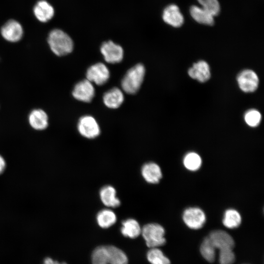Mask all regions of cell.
Returning <instances> with one entry per match:
<instances>
[{
	"label": "cell",
	"instance_id": "obj_16",
	"mask_svg": "<svg viewBox=\"0 0 264 264\" xmlns=\"http://www.w3.org/2000/svg\"><path fill=\"white\" fill-rule=\"evenodd\" d=\"M188 73L192 78L202 83L208 80L211 75L209 66L204 61L194 63L188 69Z\"/></svg>",
	"mask_w": 264,
	"mask_h": 264
},
{
	"label": "cell",
	"instance_id": "obj_23",
	"mask_svg": "<svg viewBox=\"0 0 264 264\" xmlns=\"http://www.w3.org/2000/svg\"><path fill=\"white\" fill-rule=\"evenodd\" d=\"M242 218L240 213L236 210H227L224 214L222 222L227 228L233 229L238 227L241 223Z\"/></svg>",
	"mask_w": 264,
	"mask_h": 264
},
{
	"label": "cell",
	"instance_id": "obj_24",
	"mask_svg": "<svg viewBox=\"0 0 264 264\" xmlns=\"http://www.w3.org/2000/svg\"><path fill=\"white\" fill-rule=\"evenodd\" d=\"M216 249L208 236L203 240L200 247V251L202 257L210 263L215 261Z\"/></svg>",
	"mask_w": 264,
	"mask_h": 264
},
{
	"label": "cell",
	"instance_id": "obj_29",
	"mask_svg": "<svg viewBox=\"0 0 264 264\" xmlns=\"http://www.w3.org/2000/svg\"><path fill=\"white\" fill-rule=\"evenodd\" d=\"M235 257L233 250L219 251V262L220 264H233Z\"/></svg>",
	"mask_w": 264,
	"mask_h": 264
},
{
	"label": "cell",
	"instance_id": "obj_25",
	"mask_svg": "<svg viewBox=\"0 0 264 264\" xmlns=\"http://www.w3.org/2000/svg\"><path fill=\"white\" fill-rule=\"evenodd\" d=\"M147 257L151 264H170L169 259L157 247L151 248L147 252Z\"/></svg>",
	"mask_w": 264,
	"mask_h": 264
},
{
	"label": "cell",
	"instance_id": "obj_30",
	"mask_svg": "<svg viewBox=\"0 0 264 264\" xmlns=\"http://www.w3.org/2000/svg\"><path fill=\"white\" fill-rule=\"evenodd\" d=\"M6 166L7 163L5 159L0 154V176L5 171Z\"/></svg>",
	"mask_w": 264,
	"mask_h": 264
},
{
	"label": "cell",
	"instance_id": "obj_20",
	"mask_svg": "<svg viewBox=\"0 0 264 264\" xmlns=\"http://www.w3.org/2000/svg\"><path fill=\"white\" fill-rule=\"evenodd\" d=\"M190 14L199 23L206 25H212L214 23V16L200 6H192L190 8Z\"/></svg>",
	"mask_w": 264,
	"mask_h": 264
},
{
	"label": "cell",
	"instance_id": "obj_2",
	"mask_svg": "<svg viewBox=\"0 0 264 264\" xmlns=\"http://www.w3.org/2000/svg\"><path fill=\"white\" fill-rule=\"evenodd\" d=\"M47 43L51 51L58 56L66 55L73 49V42L71 37L60 29H54L50 31Z\"/></svg>",
	"mask_w": 264,
	"mask_h": 264
},
{
	"label": "cell",
	"instance_id": "obj_19",
	"mask_svg": "<svg viewBox=\"0 0 264 264\" xmlns=\"http://www.w3.org/2000/svg\"><path fill=\"white\" fill-rule=\"evenodd\" d=\"M30 126L35 130H43L48 126V116L41 109H35L31 111L28 116Z\"/></svg>",
	"mask_w": 264,
	"mask_h": 264
},
{
	"label": "cell",
	"instance_id": "obj_6",
	"mask_svg": "<svg viewBox=\"0 0 264 264\" xmlns=\"http://www.w3.org/2000/svg\"><path fill=\"white\" fill-rule=\"evenodd\" d=\"M100 51L106 62L110 64L120 63L123 58L122 47L111 41L104 42L101 45Z\"/></svg>",
	"mask_w": 264,
	"mask_h": 264
},
{
	"label": "cell",
	"instance_id": "obj_8",
	"mask_svg": "<svg viewBox=\"0 0 264 264\" xmlns=\"http://www.w3.org/2000/svg\"><path fill=\"white\" fill-rule=\"evenodd\" d=\"M182 219L190 228L198 229L201 228L206 221L204 212L198 207H189L184 211Z\"/></svg>",
	"mask_w": 264,
	"mask_h": 264
},
{
	"label": "cell",
	"instance_id": "obj_4",
	"mask_svg": "<svg viewBox=\"0 0 264 264\" xmlns=\"http://www.w3.org/2000/svg\"><path fill=\"white\" fill-rule=\"evenodd\" d=\"M147 245L155 248L165 243V230L160 224L151 223L145 225L141 229V233Z\"/></svg>",
	"mask_w": 264,
	"mask_h": 264
},
{
	"label": "cell",
	"instance_id": "obj_14",
	"mask_svg": "<svg viewBox=\"0 0 264 264\" xmlns=\"http://www.w3.org/2000/svg\"><path fill=\"white\" fill-rule=\"evenodd\" d=\"M53 7L45 0H40L33 7V13L36 18L42 22H46L54 16Z\"/></svg>",
	"mask_w": 264,
	"mask_h": 264
},
{
	"label": "cell",
	"instance_id": "obj_18",
	"mask_svg": "<svg viewBox=\"0 0 264 264\" xmlns=\"http://www.w3.org/2000/svg\"><path fill=\"white\" fill-rule=\"evenodd\" d=\"M99 195L101 201L107 207L115 208L120 205V201L116 197V190L110 185L103 187L100 190Z\"/></svg>",
	"mask_w": 264,
	"mask_h": 264
},
{
	"label": "cell",
	"instance_id": "obj_12",
	"mask_svg": "<svg viewBox=\"0 0 264 264\" xmlns=\"http://www.w3.org/2000/svg\"><path fill=\"white\" fill-rule=\"evenodd\" d=\"M237 81L240 88L245 92H252L257 88L259 78L253 70L246 69L242 71L237 77Z\"/></svg>",
	"mask_w": 264,
	"mask_h": 264
},
{
	"label": "cell",
	"instance_id": "obj_21",
	"mask_svg": "<svg viewBox=\"0 0 264 264\" xmlns=\"http://www.w3.org/2000/svg\"><path fill=\"white\" fill-rule=\"evenodd\" d=\"M122 234L131 239L137 238L141 233V228L138 222L134 219H128L122 222L120 229Z\"/></svg>",
	"mask_w": 264,
	"mask_h": 264
},
{
	"label": "cell",
	"instance_id": "obj_31",
	"mask_svg": "<svg viewBox=\"0 0 264 264\" xmlns=\"http://www.w3.org/2000/svg\"><path fill=\"white\" fill-rule=\"evenodd\" d=\"M43 264H67L65 262H59L58 261L54 260L50 257L45 258L43 262Z\"/></svg>",
	"mask_w": 264,
	"mask_h": 264
},
{
	"label": "cell",
	"instance_id": "obj_9",
	"mask_svg": "<svg viewBox=\"0 0 264 264\" xmlns=\"http://www.w3.org/2000/svg\"><path fill=\"white\" fill-rule=\"evenodd\" d=\"M0 34L6 41L15 43L22 38L23 30L21 24L15 20H9L0 28Z\"/></svg>",
	"mask_w": 264,
	"mask_h": 264
},
{
	"label": "cell",
	"instance_id": "obj_7",
	"mask_svg": "<svg viewBox=\"0 0 264 264\" xmlns=\"http://www.w3.org/2000/svg\"><path fill=\"white\" fill-rule=\"evenodd\" d=\"M110 75L108 68L102 63L92 65L88 68L86 72L87 79L98 86H102L106 83Z\"/></svg>",
	"mask_w": 264,
	"mask_h": 264
},
{
	"label": "cell",
	"instance_id": "obj_26",
	"mask_svg": "<svg viewBox=\"0 0 264 264\" xmlns=\"http://www.w3.org/2000/svg\"><path fill=\"white\" fill-rule=\"evenodd\" d=\"M202 160L200 156L194 152L187 154L183 158V164L189 171H195L201 166Z\"/></svg>",
	"mask_w": 264,
	"mask_h": 264
},
{
	"label": "cell",
	"instance_id": "obj_27",
	"mask_svg": "<svg viewBox=\"0 0 264 264\" xmlns=\"http://www.w3.org/2000/svg\"><path fill=\"white\" fill-rule=\"evenodd\" d=\"M200 7L208 11L213 16H217L220 9V3L218 0H197Z\"/></svg>",
	"mask_w": 264,
	"mask_h": 264
},
{
	"label": "cell",
	"instance_id": "obj_11",
	"mask_svg": "<svg viewBox=\"0 0 264 264\" xmlns=\"http://www.w3.org/2000/svg\"><path fill=\"white\" fill-rule=\"evenodd\" d=\"M95 95V89L92 83L87 79L77 83L73 89L72 95L77 100L90 102Z\"/></svg>",
	"mask_w": 264,
	"mask_h": 264
},
{
	"label": "cell",
	"instance_id": "obj_15",
	"mask_svg": "<svg viewBox=\"0 0 264 264\" xmlns=\"http://www.w3.org/2000/svg\"><path fill=\"white\" fill-rule=\"evenodd\" d=\"M141 173L144 180L151 184L158 183L162 176L159 165L152 162L144 164L141 168Z\"/></svg>",
	"mask_w": 264,
	"mask_h": 264
},
{
	"label": "cell",
	"instance_id": "obj_5",
	"mask_svg": "<svg viewBox=\"0 0 264 264\" xmlns=\"http://www.w3.org/2000/svg\"><path fill=\"white\" fill-rule=\"evenodd\" d=\"M77 129L81 135L88 139L94 138L100 133L98 123L92 116L89 115L83 116L79 119Z\"/></svg>",
	"mask_w": 264,
	"mask_h": 264
},
{
	"label": "cell",
	"instance_id": "obj_10",
	"mask_svg": "<svg viewBox=\"0 0 264 264\" xmlns=\"http://www.w3.org/2000/svg\"><path fill=\"white\" fill-rule=\"evenodd\" d=\"M208 237L219 251L233 250L235 244L234 240L226 232L221 230H214Z\"/></svg>",
	"mask_w": 264,
	"mask_h": 264
},
{
	"label": "cell",
	"instance_id": "obj_13",
	"mask_svg": "<svg viewBox=\"0 0 264 264\" xmlns=\"http://www.w3.org/2000/svg\"><path fill=\"white\" fill-rule=\"evenodd\" d=\"M162 19L165 23L174 27H180L184 22V17L177 5L172 4L165 8Z\"/></svg>",
	"mask_w": 264,
	"mask_h": 264
},
{
	"label": "cell",
	"instance_id": "obj_22",
	"mask_svg": "<svg viewBox=\"0 0 264 264\" xmlns=\"http://www.w3.org/2000/svg\"><path fill=\"white\" fill-rule=\"evenodd\" d=\"M117 218L115 213L109 209H104L100 211L96 216V221L100 227L108 228L113 225Z\"/></svg>",
	"mask_w": 264,
	"mask_h": 264
},
{
	"label": "cell",
	"instance_id": "obj_28",
	"mask_svg": "<svg viewBox=\"0 0 264 264\" xmlns=\"http://www.w3.org/2000/svg\"><path fill=\"white\" fill-rule=\"evenodd\" d=\"M262 116L260 112L256 110H248L244 115V120L246 124L252 127H255L259 125Z\"/></svg>",
	"mask_w": 264,
	"mask_h": 264
},
{
	"label": "cell",
	"instance_id": "obj_17",
	"mask_svg": "<svg viewBox=\"0 0 264 264\" xmlns=\"http://www.w3.org/2000/svg\"><path fill=\"white\" fill-rule=\"evenodd\" d=\"M103 99L104 104L108 108L117 109L123 103L124 97L119 88H113L104 93Z\"/></svg>",
	"mask_w": 264,
	"mask_h": 264
},
{
	"label": "cell",
	"instance_id": "obj_3",
	"mask_svg": "<svg viewBox=\"0 0 264 264\" xmlns=\"http://www.w3.org/2000/svg\"><path fill=\"white\" fill-rule=\"evenodd\" d=\"M145 68L141 64H138L129 69L121 81L123 90L129 94H134L139 89L143 83Z\"/></svg>",
	"mask_w": 264,
	"mask_h": 264
},
{
	"label": "cell",
	"instance_id": "obj_1",
	"mask_svg": "<svg viewBox=\"0 0 264 264\" xmlns=\"http://www.w3.org/2000/svg\"><path fill=\"white\" fill-rule=\"evenodd\" d=\"M92 264H128L126 254L119 248L113 245L97 247L92 252Z\"/></svg>",
	"mask_w": 264,
	"mask_h": 264
}]
</instances>
